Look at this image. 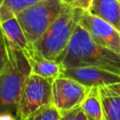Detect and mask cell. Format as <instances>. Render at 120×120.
Listing matches in <instances>:
<instances>
[{"label": "cell", "instance_id": "5", "mask_svg": "<svg viewBox=\"0 0 120 120\" xmlns=\"http://www.w3.org/2000/svg\"><path fill=\"white\" fill-rule=\"evenodd\" d=\"M52 81L32 73L27 77L19 99L18 120H24L40 107L52 104Z\"/></svg>", "mask_w": 120, "mask_h": 120}, {"label": "cell", "instance_id": "17", "mask_svg": "<svg viewBox=\"0 0 120 120\" xmlns=\"http://www.w3.org/2000/svg\"><path fill=\"white\" fill-rule=\"evenodd\" d=\"M8 62V52H7V45L3 36V33L0 29V74L2 73L3 69L5 68Z\"/></svg>", "mask_w": 120, "mask_h": 120}, {"label": "cell", "instance_id": "4", "mask_svg": "<svg viewBox=\"0 0 120 120\" xmlns=\"http://www.w3.org/2000/svg\"><path fill=\"white\" fill-rule=\"evenodd\" d=\"M68 7L70 6L62 0H42L17 14L15 17L29 44L35 43Z\"/></svg>", "mask_w": 120, "mask_h": 120}, {"label": "cell", "instance_id": "21", "mask_svg": "<svg viewBox=\"0 0 120 120\" xmlns=\"http://www.w3.org/2000/svg\"><path fill=\"white\" fill-rule=\"evenodd\" d=\"M62 2L64 3V4H66L67 6H72L73 5V3L75 2V0H62Z\"/></svg>", "mask_w": 120, "mask_h": 120}, {"label": "cell", "instance_id": "3", "mask_svg": "<svg viewBox=\"0 0 120 120\" xmlns=\"http://www.w3.org/2000/svg\"><path fill=\"white\" fill-rule=\"evenodd\" d=\"M77 25L75 8L68 7L44 34L30 45V50L45 59L57 61L67 49Z\"/></svg>", "mask_w": 120, "mask_h": 120}, {"label": "cell", "instance_id": "14", "mask_svg": "<svg viewBox=\"0 0 120 120\" xmlns=\"http://www.w3.org/2000/svg\"><path fill=\"white\" fill-rule=\"evenodd\" d=\"M40 1L42 0H2L0 4L1 22L12 17H15L20 12Z\"/></svg>", "mask_w": 120, "mask_h": 120}, {"label": "cell", "instance_id": "8", "mask_svg": "<svg viewBox=\"0 0 120 120\" xmlns=\"http://www.w3.org/2000/svg\"><path fill=\"white\" fill-rule=\"evenodd\" d=\"M61 76L70 78L89 88L109 86L120 82V75L96 67L62 68Z\"/></svg>", "mask_w": 120, "mask_h": 120}, {"label": "cell", "instance_id": "11", "mask_svg": "<svg viewBox=\"0 0 120 120\" xmlns=\"http://www.w3.org/2000/svg\"><path fill=\"white\" fill-rule=\"evenodd\" d=\"M0 29L3 33L5 41L22 52L30 49V44L16 17H12L1 22Z\"/></svg>", "mask_w": 120, "mask_h": 120}, {"label": "cell", "instance_id": "7", "mask_svg": "<svg viewBox=\"0 0 120 120\" xmlns=\"http://www.w3.org/2000/svg\"><path fill=\"white\" fill-rule=\"evenodd\" d=\"M89 91V87L70 78L59 76L52 83V104L63 114L81 106Z\"/></svg>", "mask_w": 120, "mask_h": 120}, {"label": "cell", "instance_id": "20", "mask_svg": "<svg viewBox=\"0 0 120 120\" xmlns=\"http://www.w3.org/2000/svg\"><path fill=\"white\" fill-rule=\"evenodd\" d=\"M107 87H108L110 90L113 91L114 93L120 95V82L115 83V84H112V85H109V86H107Z\"/></svg>", "mask_w": 120, "mask_h": 120}, {"label": "cell", "instance_id": "6", "mask_svg": "<svg viewBox=\"0 0 120 120\" xmlns=\"http://www.w3.org/2000/svg\"><path fill=\"white\" fill-rule=\"evenodd\" d=\"M78 24L98 45L120 55V33L112 24L91 14L89 11L75 8Z\"/></svg>", "mask_w": 120, "mask_h": 120}, {"label": "cell", "instance_id": "19", "mask_svg": "<svg viewBox=\"0 0 120 120\" xmlns=\"http://www.w3.org/2000/svg\"><path fill=\"white\" fill-rule=\"evenodd\" d=\"M0 120H18L14 114L11 113H0Z\"/></svg>", "mask_w": 120, "mask_h": 120}, {"label": "cell", "instance_id": "1", "mask_svg": "<svg viewBox=\"0 0 120 120\" xmlns=\"http://www.w3.org/2000/svg\"><path fill=\"white\" fill-rule=\"evenodd\" d=\"M56 62L62 68L96 67L120 75V55L96 43L79 24Z\"/></svg>", "mask_w": 120, "mask_h": 120}, {"label": "cell", "instance_id": "10", "mask_svg": "<svg viewBox=\"0 0 120 120\" xmlns=\"http://www.w3.org/2000/svg\"><path fill=\"white\" fill-rule=\"evenodd\" d=\"M91 14L104 20L120 31V1L93 0L88 10Z\"/></svg>", "mask_w": 120, "mask_h": 120}, {"label": "cell", "instance_id": "18", "mask_svg": "<svg viewBox=\"0 0 120 120\" xmlns=\"http://www.w3.org/2000/svg\"><path fill=\"white\" fill-rule=\"evenodd\" d=\"M92 2H93V0H75V2L73 3V5L71 7L74 8H79L82 10L88 11L91 7Z\"/></svg>", "mask_w": 120, "mask_h": 120}, {"label": "cell", "instance_id": "22", "mask_svg": "<svg viewBox=\"0 0 120 120\" xmlns=\"http://www.w3.org/2000/svg\"><path fill=\"white\" fill-rule=\"evenodd\" d=\"M1 2H2V0H0V4H1ZM0 26H1V21H0Z\"/></svg>", "mask_w": 120, "mask_h": 120}, {"label": "cell", "instance_id": "2", "mask_svg": "<svg viewBox=\"0 0 120 120\" xmlns=\"http://www.w3.org/2000/svg\"><path fill=\"white\" fill-rule=\"evenodd\" d=\"M6 45L8 62L0 74V113L16 116L21 93L31 74V68L22 51L7 42Z\"/></svg>", "mask_w": 120, "mask_h": 120}, {"label": "cell", "instance_id": "13", "mask_svg": "<svg viewBox=\"0 0 120 120\" xmlns=\"http://www.w3.org/2000/svg\"><path fill=\"white\" fill-rule=\"evenodd\" d=\"M87 120H104L98 87H92L81 104Z\"/></svg>", "mask_w": 120, "mask_h": 120}, {"label": "cell", "instance_id": "9", "mask_svg": "<svg viewBox=\"0 0 120 120\" xmlns=\"http://www.w3.org/2000/svg\"><path fill=\"white\" fill-rule=\"evenodd\" d=\"M23 52L29 62L32 74L50 80H53L61 76L62 67L56 61L45 59L34 53L30 49Z\"/></svg>", "mask_w": 120, "mask_h": 120}, {"label": "cell", "instance_id": "24", "mask_svg": "<svg viewBox=\"0 0 120 120\" xmlns=\"http://www.w3.org/2000/svg\"><path fill=\"white\" fill-rule=\"evenodd\" d=\"M119 1H120V0H119Z\"/></svg>", "mask_w": 120, "mask_h": 120}, {"label": "cell", "instance_id": "16", "mask_svg": "<svg viewBox=\"0 0 120 120\" xmlns=\"http://www.w3.org/2000/svg\"><path fill=\"white\" fill-rule=\"evenodd\" d=\"M61 120H87L82 108L78 106L63 114H61Z\"/></svg>", "mask_w": 120, "mask_h": 120}, {"label": "cell", "instance_id": "15", "mask_svg": "<svg viewBox=\"0 0 120 120\" xmlns=\"http://www.w3.org/2000/svg\"><path fill=\"white\" fill-rule=\"evenodd\" d=\"M24 120H61V114L52 104H50L40 107Z\"/></svg>", "mask_w": 120, "mask_h": 120}, {"label": "cell", "instance_id": "23", "mask_svg": "<svg viewBox=\"0 0 120 120\" xmlns=\"http://www.w3.org/2000/svg\"><path fill=\"white\" fill-rule=\"evenodd\" d=\"M119 33H120V31H119Z\"/></svg>", "mask_w": 120, "mask_h": 120}, {"label": "cell", "instance_id": "12", "mask_svg": "<svg viewBox=\"0 0 120 120\" xmlns=\"http://www.w3.org/2000/svg\"><path fill=\"white\" fill-rule=\"evenodd\" d=\"M104 120H120V95L107 86L98 87Z\"/></svg>", "mask_w": 120, "mask_h": 120}]
</instances>
